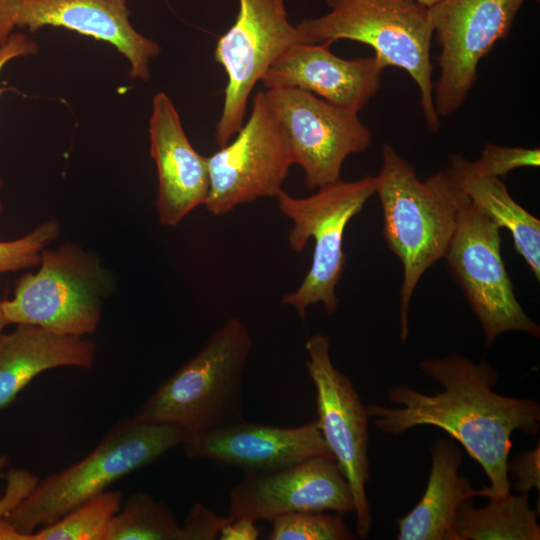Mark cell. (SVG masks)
Listing matches in <instances>:
<instances>
[{
    "label": "cell",
    "instance_id": "3",
    "mask_svg": "<svg viewBox=\"0 0 540 540\" xmlns=\"http://www.w3.org/2000/svg\"><path fill=\"white\" fill-rule=\"evenodd\" d=\"M191 434L177 426L126 418L69 468L38 480L5 518L17 531L31 534L106 491L120 478L183 445Z\"/></svg>",
    "mask_w": 540,
    "mask_h": 540
},
{
    "label": "cell",
    "instance_id": "15",
    "mask_svg": "<svg viewBox=\"0 0 540 540\" xmlns=\"http://www.w3.org/2000/svg\"><path fill=\"white\" fill-rule=\"evenodd\" d=\"M128 0H0V45L16 28H66L114 46L129 61L132 79H150V60L161 49L130 23Z\"/></svg>",
    "mask_w": 540,
    "mask_h": 540
},
{
    "label": "cell",
    "instance_id": "7",
    "mask_svg": "<svg viewBox=\"0 0 540 540\" xmlns=\"http://www.w3.org/2000/svg\"><path fill=\"white\" fill-rule=\"evenodd\" d=\"M39 263L36 273L16 281L13 298L0 303L7 323L79 337L95 332L110 286L98 259L66 243L43 250Z\"/></svg>",
    "mask_w": 540,
    "mask_h": 540
},
{
    "label": "cell",
    "instance_id": "23",
    "mask_svg": "<svg viewBox=\"0 0 540 540\" xmlns=\"http://www.w3.org/2000/svg\"><path fill=\"white\" fill-rule=\"evenodd\" d=\"M106 540H181V525L164 503L139 492L114 516Z\"/></svg>",
    "mask_w": 540,
    "mask_h": 540
},
{
    "label": "cell",
    "instance_id": "4",
    "mask_svg": "<svg viewBox=\"0 0 540 540\" xmlns=\"http://www.w3.org/2000/svg\"><path fill=\"white\" fill-rule=\"evenodd\" d=\"M252 346L246 324L228 319L157 387L134 417L177 426L190 434L242 420L243 378Z\"/></svg>",
    "mask_w": 540,
    "mask_h": 540
},
{
    "label": "cell",
    "instance_id": "24",
    "mask_svg": "<svg viewBox=\"0 0 540 540\" xmlns=\"http://www.w3.org/2000/svg\"><path fill=\"white\" fill-rule=\"evenodd\" d=\"M121 501V492L106 490L55 522L28 534V540H106Z\"/></svg>",
    "mask_w": 540,
    "mask_h": 540
},
{
    "label": "cell",
    "instance_id": "16",
    "mask_svg": "<svg viewBox=\"0 0 540 540\" xmlns=\"http://www.w3.org/2000/svg\"><path fill=\"white\" fill-rule=\"evenodd\" d=\"M183 447L189 459L210 460L245 472L276 471L316 456L334 459L317 420L277 427L242 419L191 434Z\"/></svg>",
    "mask_w": 540,
    "mask_h": 540
},
{
    "label": "cell",
    "instance_id": "21",
    "mask_svg": "<svg viewBox=\"0 0 540 540\" xmlns=\"http://www.w3.org/2000/svg\"><path fill=\"white\" fill-rule=\"evenodd\" d=\"M450 168L469 200L500 228H505L511 233L516 251L539 281V219L511 197L499 177L478 173L470 161L458 154L450 156Z\"/></svg>",
    "mask_w": 540,
    "mask_h": 540
},
{
    "label": "cell",
    "instance_id": "2",
    "mask_svg": "<svg viewBox=\"0 0 540 540\" xmlns=\"http://www.w3.org/2000/svg\"><path fill=\"white\" fill-rule=\"evenodd\" d=\"M374 177L383 211V235L403 266L400 338L409 332V305L422 275L444 258L467 196L449 167L421 181L414 168L389 144Z\"/></svg>",
    "mask_w": 540,
    "mask_h": 540
},
{
    "label": "cell",
    "instance_id": "32",
    "mask_svg": "<svg viewBox=\"0 0 540 540\" xmlns=\"http://www.w3.org/2000/svg\"><path fill=\"white\" fill-rule=\"evenodd\" d=\"M220 540H257L259 530L255 521L246 517L231 518L218 535Z\"/></svg>",
    "mask_w": 540,
    "mask_h": 540
},
{
    "label": "cell",
    "instance_id": "14",
    "mask_svg": "<svg viewBox=\"0 0 540 540\" xmlns=\"http://www.w3.org/2000/svg\"><path fill=\"white\" fill-rule=\"evenodd\" d=\"M355 511L350 486L333 458L316 456L271 472H245L229 492V516L272 521L295 512Z\"/></svg>",
    "mask_w": 540,
    "mask_h": 540
},
{
    "label": "cell",
    "instance_id": "30",
    "mask_svg": "<svg viewBox=\"0 0 540 540\" xmlns=\"http://www.w3.org/2000/svg\"><path fill=\"white\" fill-rule=\"evenodd\" d=\"M540 449L539 444L533 450L518 454L511 465L508 464L515 478L514 489L523 495H528L532 489L539 491L540 487Z\"/></svg>",
    "mask_w": 540,
    "mask_h": 540
},
{
    "label": "cell",
    "instance_id": "22",
    "mask_svg": "<svg viewBox=\"0 0 540 540\" xmlns=\"http://www.w3.org/2000/svg\"><path fill=\"white\" fill-rule=\"evenodd\" d=\"M485 507L464 501L454 522L455 540H539L538 511L529 507L528 495L489 498Z\"/></svg>",
    "mask_w": 540,
    "mask_h": 540
},
{
    "label": "cell",
    "instance_id": "27",
    "mask_svg": "<svg viewBox=\"0 0 540 540\" xmlns=\"http://www.w3.org/2000/svg\"><path fill=\"white\" fill-rule=\"evenodd\" d=\"M471 164L480 174L500 178L517 168L539 167L540 149L486 143L480 158Z\"/></svg>",
    "mask_w": 540,
    "mask_h": 540
},
{
    "label": "cell",
    "instance_id": "20",
    "mask_svg": "<svg viewBox=\"0 0 540 540\" xmlns=\"http://www.w3.org/2000/svg\"><path fill=\"white\" fill-rule=\"evenodd\" d=\"M431 471L421 500L397 519L398 540H455L454 522L460 505L475 497L467 478L458 474L462 453L451 441L431 447Z\"/></svg>",
    "mask_w": 540,
    "mask_h": 540
},
{
    "label": "cell",
    "instance_id": "10",
    "mask_svg": "<svg viewBox=\"0 0 540 540\" xmlns=\"http://www.w3.org/2000/svg\"><path fill=\"white\" fill-rule=\"evenodd\" d=\"M236 134L207 157L210 188L204 206L214 216L259 198L276 197L294 164L288 138L264 91L255 94L250 115Z\"/></svg>",
    "mask_w": 540,
    "mask_h": 540
},
{
    "label": "cell",
    "instance_id": "17",
    "mask_svg": "<svg viewBox=\"0 0 540 540\" xmlns=\"http://www.w3.org/2000/svg\"><path fill=\"white\" fill-rule=\"evenodd\" d=\"M331 43H298L287 48L266 70L268 88L310 92L334 105L358 112L380 89L384 64L375 56L344 59Z\"/></svg>",
    "mask_w": 540,
    "mask_h": 540
},
{
    "label": "cell",
    "instance_id": "29",
    "mask_svg": "<svg viewBox=\"0 0 540 540\" xmlns=\"http://www.w3.org/2000/svg\"><path fill=\"white\" fill-rule=\"evenodd\" d=\"M6 486L0 498V520L8 514L32 491L38 477L26 469H12L7 472Z\"/></svg>",
    "mask_w": 540,
    "mask_h": 540
},
{
    "label": "cell",
    "instance_id": "1",
    "mask_svg": "<svg viewBox=\"0 0 540 540\" xmlns=\"http://www.w3.org/2000/svg\"><path fill=\"white\" fill-rule=\"evenodd\" d=\"M420 369L444 390L427 395L404 384L392 388L388 400L400 407L368 406L369 417L376 418L374 424L390 435L422 425L444 430L460 442L490 480L489 486L475 490V497L489 499L509 493L511 435L516 430L528 435L538 432L539 404L494 392L497 374L486 362L474 363L451 354L423 360Z\"/></svg>",
    "mask_w": 540,
    "mask_h": 540
},
{
    "label": "cell",
    "instance_id": "11",
    "mask_svg": "<svg viewBox=\"0 0 540 540\" xmlns=\"http://www.w3.org/2000/svg\"><path fill=\"white\" fill-rule=\"evenodd\" d=\"M306 369L316 391L319 428L354 500L357 535L366 539L371 511L366 495L370 479L368 412L352 381L332 363L330 338L315 334L305 344Z\"/></svg>",
    "mask_w": 540,
    "mask_h": 540
},
{
    "label": "cell",
    "instance_id": "28",
    "mask_svg": "<svg viewBox=\"0 0 540 540\" xmlns=\"http://www.w3.org/2000/svg\"><path fill=\"white\" fill-rule=\"evenodd\" d=\"M231 519L215 514L201 503H195L181 526V540H214Z\"/></svg>",
    "mask_w": 540,
    "mask_h": 540
},
{
    "label": "cell",
    "instance_id": "26",
    "mask_svg": "<svg viewBox=\"0 0 540 540\" xmlns=\"http://www.w3.org/2000/svg\"><path fill=\"white\" fill-rule=\"evenodd\" d=\"M59 229L57 221L49 220L21 238L0 242V274L37 265L42 251L57 238Z\"/></svg>",
    "mask_w": 540,
    "mask_h": 540
},
{
    "label": "cell",
    "instance_id": "6",
    "mask_svg": "<svg viewBox=\"0 0 540 540\" xmlns=\"http://www.w3.org/2000/svg\"><path fill=\"white\" fill-rule=\"evenodd\" d=\"M374 194V177L366 176L355 181L340 179L305 198L293 197L284 190L276 196L280 212L292 222L288 233L290 249L300 253L310 238L314 240L307 274L299 287L281 300L283 305L294 308L301 320L314 304H323L328 314L337 310L336 287L346 263L345 229Z\"/></svg>",
    "mask_w": 540,
    "mask_h": 540
},
{
    "label": "cell",
    "instance_id": "8",
    "mask_svg": "<svg viewBox=\"0 0 540 540\" xmlns=\"http://www.w3.org/2000/svg\"><path fill=\"white\" fill-rule=\"evenodd\" d=\"M500 227L467 197L444 256L450 273L478 318L489 346L500 334L540 327L518 302L501 256Z\"/></svg>",
    "mask_w": 540,
    "mask_h": 540
},
{
    "label": "cell",
    "instance_id": "19",
    "mask_svg": "<svg viewBox=\"0 0 540 540\" xmlns=\"http://www.w3.org/2000/svg\"><path fill=\"white\" fill-rule=\"evenodd\" d=\"M95 356V343L87 338L18 324L0 335V409L40 373L60 367L89 369Z\"/></svg>",
    "mask_w": 540,
    "mask_h": 540
},
{
    "label": "cell",
    "instance_id": "5",
    "mask_svg": "<svg viewBox=\"0 0 540 540\" xmlns=\"http://www.w3.org/2000/svg\"><path fill=\"white\" fill-rule=\"evenodd\" d=\"M330 11L304 18L297 29L311 43L346 39L373 48L387 68L405 70L417 84L426 125L440 128L434 105L430 50L434 28L428 8L413 0H325Z\"/></svg>",
    "mask_w": 540,
    "mask_h": 540
},
{
    "label": "cell",
    "instance_id": "31",
    "mask_svg": "<svg viewBox=\"0 0 540 540\" xmlns=\"http://www.w3.org/2000/svg\"><path fill=\"white\" fill-rule=\"evenodd\" d=\"M38 51V45L30 40L24 33H12L7 41L0 45V72L4 66L14 58L34 54ZM3 89L0 88V95ZM1 212V203H0Z\"/></svg>",
    "mask_w": 540,
    "mask_h": 540
},
{
    "label": "cell",
    "instance_id": "33",
    "mask_svg": "<svg viewBox=\"0 0 540 540\" xmlns=\"http://www.w3.org/2000/svg\"><path fill=\"white\" fill-rule=\"evenodd\" d=\"M413 1L429 8L442 0H413Z\"/></svg>",
    "mask_w": 540,
    "mask_h": 540
},
{
    "label": "cell",
    "instance_id": "35",
    "mask_svg": "<svg viewBox=\"0 0 540 540\" xmlns=\"http://www.w3.org/2000/svg\"><path fill=\"white\" fill-rule=\"evenodd\" d=\"M8 458L4 455H0V471L7 465ZM1 490H0V498H1Z\"/></svg>",
    "mask_w": 540,
    "mask_h": 540
},
{
    "label": "cell",
    "instance_id": "12",
    "mask_svg": "<svg viewBox=\"0 0 540 540\" xmlns=\"http://www.w3.org/2000/svg\"><path fill=\"white\" fill-rule=\"evenodd\" d=\"M264 94L288 138L294 164L304 171L309 189L340 180L346 158L365 151L371 144V131L358 112L298 88H268Z\"/></svg>",
    "mask_w": 540,
    "mask_h": 540
},
{
    "label": "cell",
    "instance_id": "9",
    "mask_svg": "<svg viewBox=\"0 0 540 540\" xmlns=\"http://www.w3.org/2000/svg\"><path fill=\"white\" fill-rule=\"evenodd\" d=\"M238 6L234 23L214 49L227 74L215 131L219 147L243 126L249 97L269 66L290 46L311 43L289 21L285 0H238Z\"/></svg>",
    "mask_w": 540,
    "mask_h": 540
},
{
    "label": "cell",
    "instance_id": "18",
    "mask_svg": "<svg viewBox=\"0 0 540 540\" xmlns=\"http://www.w3.org/2000/svg\"><path fill=\"white\" fill-rule=\"evenodd\" d=\"M149 136L158 176V219L165 226H176L206 203L210 188L207 157L191 145L172 100L163 92L153 98Z\"/></svg>",
    "mask_w": 540,
    "mask_h": 540
},
{
    "label": "cell",
    "instance_id": "25",
    "mask_svg": "<svg viewBox=\"0 0 540 540\" xmlns=\"http://www.w3.org/2000/svg\"><path fill=\"white\" fill-rule=\"evenodd\" d=\"M270 540H350L354 535L347 528L343 514L295 512L280 515L272 521Z\"/></svg>",
    "mask_w": 540,
    "mask_h": 540
},
{
    "label": "cell",
    "instance_id": "34",
    "mask_svg": "<svg viewBox=\"0 0 540 540\" xmlns=\"http://www.w3.org/2000/svg\"><path fill=\"white\" fill-rule=\"evenodd\" d=\"M6 325H8V323L3 315V312L0 306V335L2 334V331Z\"/></svg>",
    "mask_w": 540,
    "mask_h": 540
},
{
    "label": "cell",
    "instance_id": "13",
    "mask_svg": "<svg viewBox=\"0 0 540 540\" xmlns=\"http://www.w3.org/2000/svg\"><path fill=\"white\" fill-rule=\"evenodd\" d=\"M526 0H442L428 8L440 47L434 105L448 117L466 101L480 60L509 34Z\"/></svg>",
    "mask_w": 540,
    "mask_h": 540
}]
</instances>
